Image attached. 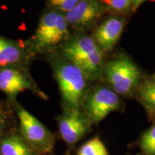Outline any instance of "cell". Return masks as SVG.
<instances>
[{"mask_svg":"<svg viewBox=\"0 0 155 155\" xmlns=\"http://www.w3.org/2000/svg\"><path fill=\"white\" fill-rule=\"evenodd\" d=\"M31 83L24 73L14 68L0 70V90L11 98L20 92L31 89Z\"/></svg>","mask_w":155,"mask_h":155,"instance_id":"30bf717a","label":"cell"},{"mask_svg":"<svg viewBox=\"0 0 155 155\" xmlns=\"http://www.w3.org/2000/svg\"><path fill=\"white\" fill-rule=\"evenodd\" d=\"M81 0H48L51 7L58 10L68 12L75 7Z\"/></svg>","mask_w":155,"mask_h":155,"instance_id":"2e32d148","label":"cell"},{"mask_svg":"<svg viewBox=\"0 0 155 155\" xmlns=\"http://www.w3.org/2000/svg\"><path fill=\"white\" fill-rule=\"evenodd\" d=\"M140 96L147 106L155 110V82L145 83L141 88Z\"/></svg>","mask_w":155,"mask_h":155,"instance_id":"9a60e30c","label":"cell"},{"mask_svg":"<svg viewBox=\"0 0 155 155\" xmlns=\"http://www.w3.org/2000/svg\"><path fill=\"white\" fill-rule=\"evenodd\" d=\"M141 150L147 155H155V125L148 129L141 137Z\"/></svg>","mask_w":155,"mask_h":155,"instance_id":"5bb4252c","label":"cell"},{"mask_svg":"<svg viewBox=\"0 0 155 155\" xmlns=\"http://www.w3.org/2000/svg\"><path fill=\"white\" fill-rule=\"evenodd\" d=\"M23 49L17 42L0 35V68H10L22 59Z\"/></svg>","mask_w":155,"mask_h":155,"instance_id":"8fae6325","label":"cell"},{"mask_svg":"<svg viewBox=\"0 0 155 155\" xmlns=\"http://www.w3.org/2000/svg\"><path fill=\"white\" fill-rule=\"evenodd\" d=\"M23 139L35 150L40 154L49 153L53 149L55 139L52 133L37 118L24 108H17Z\"/></svg>","mask_w":155,"mask_h":155,"instance_id":"5b68a950","label":"cell"},{"mask_svg":"<svg viewBox=\"0 0 155 155\" xmlns=\"http://www.w3.org/2000/svg\"><path fill=\"white\" fill-rule=\"evenodd\" d=\"M108 3L114 11L125 12L130 9L133 0H108Z\"/></svg>","mask_w":155,"mask_h":155,"instance_id":"e0dca14e","label":"cell"},{"mask_svg":"<svg viewBox=\"0 0 155 155\" xmlns=\"http://www.w3.org/2000/svg\"><path fill=\"white\" fill-rule=\"evenodd\" d=\"M106 78L116 94L127 95L136 88L140 79V71L127 56L112 60L106 68Z\"/></svg>","mask_w":155,"mask_h":155,"instance_id":"277c9868","label":"cell"},{"mask_svg":"<svg viewBox=\"0 0 155 155\" xmlns=\"http://www.w3.org/2000/svg\"><path fill=\"white\" fill-rule=\"evenodd\" d=\"M64 56L78 67L86 78L98 77L103 67V53L94 39L81 36L70 40L63 48Z\"/></svg>","mask_w":155,"mask_h":155,"instance_id":"6da1fadb","label":"cell"},{"mask_svg":"<svg viewBox=\"0 0 155 155\" xmlns=\"http://www.w3.org/2000/svg\"><path fill=\"white\" fill-rule=\"evenodd\" d=\"M34 152L28 143L18 135L9 136L0 144L1 155H34Z\"/></svg>","mask_w":155,"mask_h":155,"instance_id":"7c38bea8","label":"cell"},{"mask_svg":"<svg viewBox=\"0 0 155 155\" xmlns=\"http://www.w3.org/2000/svg\"><path fill=\"white\" fill-rule=\"evenodd\" d=\"M145 0H133V8L134 9H137Z\"/></svg>","mask_w":155,"mask_h":155,"instance_id":"ac0fdd59","label":"cell"},{"mask_svg":"<svg viewBox=\"0 0 155 155\" xmlns=\"http://www.w3.org/2000/svg\"><path fill=\"white\" fill-rule=\"evenodd\" d=\"M90 120L78 108H69L59 119V131L68 144L77 143L88 132Z\"/></svg>","mask_w":155,"mask_h":155,"instance_id":"52a82bcc","label":"cell"},{"mask_svg":"<svg viewBox=\"0 0 155 155\" xmlns=\"http://www.w3.org/2000/svg\"><path fill=\"white\" fill-rule=\"evenodd\" d=\"M76 155H109V153L104 142L96 137L82 145Z\"/></svg>","mask_w":155,"mask_h":155,"instance_id":"4fadbf2b","label":"cell"},{"mask_svg":"<svg viewBox=\"0 0 155 155\" xmlns=\"http://www.w3.org/2000/svg\"><path fill=\"white\" fill-rule=\"evenodd\" d=\"M120 101L114 91L98 88L89 95L86 101V116L91 122L98 123L119 108Z\"/></svg>","mask_w":155,"mask_h":155,"instance_id":"8992f818","label":"cell"},{"mask_svg":"<svg viewBox=\"0 0 155 155\" xmlns=\"http://www.w3.org/2000/svg\"><path fill=\"white\" fill-rule=\"evenodd\" d=\"M4 125H5V119H4L2 114L0 113V130L4 127Z\"/></svg>","mask_w":155,"mask_h":155,"instance_id":"d6986e66","label":"cell"},{"mask_svg":"<svg viewBox=\"0 0 155 155\" xmlns=\"http://www.w3.org/2000/svg\"><path fill=\"white\" fill-rule=\"evenodd\" d=\"M104 12V6L98 0H81L65 15L68 24L85 27L96 21Z\"/></svg>","mask_w":155,"mask_h":155,"instance_id":"ba28073f","label":"cell"},{"mask_svg":"<svg viewBox=\"0 0 155 155\" xmlns=\"http://www.w3.org/2000/svg\"><path fill=\"white\" fill-rule=\"evenodd\" d=\"M68 36V22L61 13L51 11L43 15L34 35V43L38 51L57 45Z\"/></svg>","mask_w":155,"mask_h":155,"instance_id":"3957f363","label":"cell"},{"mask_svg":"<svg viewBox=\"0 0 155 155\" xmlns=\"http://www.w3.org/2000/svg\"><path fill=\"white\" fill-rule=\"evenodd\" d=\"M55 75L64 102L69 108H78L86 85L84 73L70 62L56 66Z\"/></svg>","mask_w":155,"mask_h":155,"instance_id":"7a4b0ae2","label":"cell"},{"mask_svg":"<svg viewBox=\"0 0 155 155\" xmlns=\"http://www.w3.org/2000/svg\"><path fill=\"white\" fill-rule=\"evenodd\" d=\"M124 28V20L117 17H111L103 22L95 34L96 43L101 49L111 50L119 40Z\"/></svg>","mask_w":155,"mask_h":155,"instance_id":"9c48e42d","label":"cell"}]
</instances>
